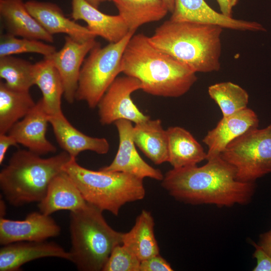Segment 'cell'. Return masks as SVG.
<instances>
[{
    "label": "cell",
    "instance_id": "cell-1",
    "mask_svg": "<svg viewBox=\"0 0 271 271\" xmlns=\"http://www.w3.org/2000/svg\"><path fill=\"white\" fill-rule=\"evenodd\" d=\"M161 185L176 200L192 205L219 207L247 204L254 193V183L238 180L233 166L220 156L203 166L173 168Z\"/></svg>",
    "mask_w": 271,
    "mask_h": 271
},
{
    "label": "cell",
    "instance_id": "cell-2",
    "mask_svg": "<svg viewBox=\"0 0 271 271\" xmlns=\"http://www.w3.org/2000/svg\"><path fill=\"white\" fill-rule=\"evenodd\" d=\"M121 73L139 80L145 92L165 97L183 95L197 80L196 72L155 47L142 33L134 34L127 43Z\"/></svg>",
    "mask_w": 271,
    "mask_h": 271
},
{
    "label": "cell",
    "instance_id": "cell-3",
    "mask_svg": "<svg viewBox=\"0 0 271 271\" xmlns=\"http://www.w3.org/2000/svg\"><path fill=\"white\" fill-rule=\"evenodd\" d=\"M223 29L218 26L170 20L149 37L156 48L186 64L195 72L219 70Z\"/></svg>",
    "mask_w": 271,
    "mask_h": 271
},
{
    "label": "cell",
    "instance_id": "cell-4",
    "mask_svg": "<svg viewBox=\"0 0 271 271\" xmlns=\"http://www.w3.org/2000/svg\"><path fill=\"white\" fill-rule=\"evenodd\" d=\"M71 158L65 151L43 158L28 150L17 151L0 172L3 195L14 206L39 203L52 179Z\"/></svg>",
    "mask_w": 271,
    "mask_h": 271
},
{
    "label": "cell",
    "instance_id": "cell-5",
    "mask_svg": "<svg viewBox=\"0 0 271 271\" xmlns=\"http://www.w3.org/2000/svg\"><path fill=\"white\" fill-rule=\"evenodd\" d=\"M102 212L88 203L70 212V261L79 270H102L112 249L122 244V233L109 225Z\"/></svg>",
    "mask_w": 271,
    "mask_h": 271
},
{
    "label": "cell",
    "instance_id": "cell-6",
    "mask_svg": "<svg viewBox=\"0 0 271 271\" xmlns=\"http://www.w3.org/2000/svg\"><path fill=\"white\" fill-rule=\"evenodd\" d=\"M63 170L87 203L115 216L126 203L142 200L145 196L143 179L128 174L89 170L79 165L74 158Z\"/></svg>",
    "mask_w": 271,
    "mask_h": 271
},
{
    "label": "cell",
    "instance_id": "cell-7",
    "mask_svg": "<svg viewBox=\"0 0 271 271\" xmlns=\"http://www.w3.org/2000/svg\"><path fill=\"white\" fill-rule=\"evenodd\" d=\"M134 32L103 47L99 43L88 53L82 65L76 99L94 108L110 85L121 73V60L125 48Z\"/></svg>",
    "mask_w": 271,
    "mask_h": 271
},
{
    "label": "cell",
    "instance_id": "cell-8",
    "mask_svg": "<svg viewBox=\"0 0 271 271\" xmlns=\"http://www.w3.org/2000/svg\"><path fill=\"white\" fill-rule=\"evenodd\" d=\"M222 158L233 167L238 180L254 182L271 173V122L266 127L252 128L231 142Z\"/></svg>",
    "mask_w": 271,
    "mask_h": 271
},
{
    "label": "cell",
    "instance_id": "cell-9",
    "mask_svg": "<svg viewBox=\"0 0 271 271\" xmlns=\"http://www.w3.org/2000/svg\"><path fill=\"white\" fill-rule=\"evenodd\" d=\"M141 88V83L136 78L126 75L116 77L97 105L100 122L108 125L126 119L137 124L149 119L150 117L138 108L131 97L133 92Z\"/></svg>",
    "mask_w": 271,
    "mask_h": 271
},
{
    "label": "cell",
    "instance_id": "cell-10",
    "mask_svg": "<svg viewBox=\"0 0 271 271\" xmlns=\"http://www.w3.org/2000/svg\"><path fill=\"white\" fill-rule=\"evenodd\" d=\"M117 130L119 145L117 153L112 162L100 170L119 172L144 179L150 178L162 181L164 176L161 171L146 163L140 156L132 138V122L119 119L114 123Z\"/></svg>",
    "mask_w": 271,
    "mask_h": 271
},
{
    "label": "cell",
    "instance_id": "cell-11",
    "mask_svg": "<svg viewBox=\"0 0 271 271\" xmlns=\"http://www.w3.org/2000/svg\"><path fill=\"white\" fill-rule=\"evenodd\" d=\"M99 43L95 39L80 42L66 36L59 51L48 58L57 70L64 87V96L69 103L76 99L80 70L87 54Z\"/></svg>",
    "mask_w": 271,
    "mask_h": 271
},
{
    "label": "cell",
    "instance_id": "cell-12",
    "mask_svg": "<svg viewBox=\"0 0 271 271\" xmlns=\"http://www.w3.org/2000/svg\"><path fill=\"white\" fill-rule=\"evenodd\" d=\"M61 228L50 215L39 211L27 215L24 220H14L1 217L0 244L19 241H41L59 235Z\"/></svg>",
    "mask_w": 271,
    "mask_h": 271
},
{
    "label": "cell",
    "instance_id": "cell-13",
    "mask_svg": "<svg viewBox=\"0 0 271 271\" xmlns=\"http://www.w3.org/2000/svg\"><path fill=\"white\" fill-rule=\"evenodd\" d=\"M170 20L218 26L238 31H264L256 22L228 17L212 9L205 0H174V8Z\"/></svg>",
    "mask_w": 271,
    "mask_h": 271
},
{
    "label": "cell",
    "instance_id": "cell-14",
    "mask_svg": "<svg viewBox=\"0 0 271 271\" xmlns=\"http://www.w3.org/2000/svg\"><path fill=\"white\" fill-rule=\"evenodd\" d=\"M258 124L257 115L248 107L223 116L202 140L208 147L206 160L220 156L231 142L248 130L258 127Z\"/></svg>",
    "mask_w": 271,
    "mask_h": 271
},
{
    "label": "cell",
    "instance_id": "cell-15",
    "mask_svg": "<svg viewBox=\"0 0 271 271\" xmlns=\"http://www.w3.org/2000/svg\"><path fill=\"white\" fill-rule=\"evenodd\" d=\"M50 116L46 112L41 99L22 120L15 123L8 133L18 144L39 155L53 153L56 147L46 138Z\"/></svg>",
    "mask_w": 271,
    "mask_h": 271
},
{
    "label": "cell",
    "instance_id": "cell-16",
    "mask_svg": "<svg viewBox=\"0 0 271 271\" xmlns=\"http://www.w3.org/2000/svg\"><path fill=\"white\" fill-rule=\"evenodd\" d=\"M25 5L30 14L52 36L64 33L80 42L96 37L87 27L67 18L60 8L55 4L30 0L25 2Z\"/></svg>",
    "mask_w": 271,
    "mask_h": 271
},
{
    "label": "cell",
    "instance_id": "cell-17",
    "mask_svg": "<svg viewBox=\"0 0 271 271\" xmlns=\"http://www.w3.org/2000/svg\"><path fill=\"white\" fill-rule=\"evenodd\" d=\"M55 257L70 261V255L54 242L19 241L3 245L0 249V270H18L25 263L33 260Z\"/></svg>",
    "mask_w": 271,
    "mask_h": 271
},
{
    "label": "cell",
    "instance_id": "cell-18",
    "mask_svg": "<svg viewBox=\"0 0 271 271\" xmlns=\"http://www.w3.org/2000/svg\"><path fill=\"white\" fill-rule=\"evenodd\" d=\"M72 18L83 20L87 28L96 37L100 36L109 43H116L130 32L119 15H109L100 12L86 0H71Z\"/></svg>",
    "mask_w": 271,
    "mask_h": 271
},
{
    "label": "cell",
    "instance_id": "cell-19",
    "mask_svg": "<svg viewBox=\"0 0 271 271\" xmlns=\"http://www.w3.org/2000/svg\"><path fill=\"white\" fill-rule=\"evenodd\" d=\"M49 123L59 146L72 158H76L85 151L100 155L109 151V144L105 138L92 137L82 133L69 122L63 113L50 116Z\"/></svg>",
    "mask_w": 271,
    "mask_h": 271
},
{
    "label": "cell",
    "instance_id": "cell-20",
    "mask_svg": "<svg viewBox=\"0 0 271 271\" xmlns=\"http://www.w3.org/2000/svg\"><path fill=\"white\" fill-rule=\"evenodd\" d=\"M0 15L8 33L48 43L54 41L53 36L29 12L23 0H0Z\"/></svg>",
    "mask_w": 271,
    "mask_h": 271
},
{
    "label": "cell",
    "instance_id": "cell-21",
    "mask_svg": "<svg viewBox=\"0 0 271 271\" xmlns=\"http://www.w3.org/2000/svg\"><path fill=\"white\" fill-rule=\"evenodd\" d=\"M87 204L76 184L63 170L52 179L45 196L38 203V208L42 213L51 215L59 210L75 211Z\"/></svg>",
    "mask_w": 271,
    "mask_h": 271
},
{
    "label": "cell",
    "instance_id": "cell-22",
    "mask_svg": "<svg viewBox=\"0 0 271 271\" xmlns=\"http://www.w3.org/2000/svg\"><path fill=\"white\" fill-rule=\"evenodd\" d=\"M132 138L136 146L155 164L168 162V135L160 119L150 118L135 124Z\"/></svg>",
    "mask_w": 271,
    "mask_h": 271
},
{
    "label": "cell",
    "instance_id": "cell-23",
    "mask_svg": "<svg viewBox=\"0 0 271 271\" xmlns=\"http://www.w3.org/2000/svg\"><path fill=\"white\" fill-rule=\"evenodd\" d=\"M34 81L42 94L41 99L46 112L50 116L63 113L61 98L64 87L61 77L52 61L44 59L34 64Z\"/></svg>",
    "mask_w": 271,
    "mask_h": 271
},
{
    "label": "cell",
    "instance_id": "cell-24",
    "mask_svg": "<svg viewBox=\"0 0 271 271\" xmlns=\"http://www.w3.org/2000/svg\"><path fill=\"white\" fill-rule=\"evenodd\" d=\"M168 138V162L173 168L197 165L206 160L207 153L193 136L178 126L167 129Z\"/></svg>",
    "mask_w": 271,
    "mask_h": 271
},
{
    "label": "cell",
    "instance_id": "cell-25",
    "mask_svg": "<svg viewBox=\"0 0 271 271\" xmlns=\"http://www.w3.org/2000/svg\"><path fill=\"white\" fill-rule=\"evenodd\" d=\"M154 226V219L151 213L143 210L132 228L127 232L122 233V244L141 261L160 254Z\"/></svg>",
    "mask_w": 271,
    "mask_h": 271
},
{
    "label": "cell",
    "instance_id": "cell-26",
    "mask_svg": "<svg viewBox=\"0 0 271 271\" xmlns=\"http://www.w3.org/2000/svg\"><path fill=\"white\" fill-rule=\"evenodd\" d=\"M128 30L134 32L146 24L163 19L169 11L162 0H110Z\"/></svg>",
    "mask_w": 271,
    "mask_h": 271
},
{
    "label": "cell",
    "instance_id": "cell-27",
    "mask_svg": "<svg viewBox=\"0 0 271 271\" xmlns=\"http://www.w3.org/2000/svg\"><path fill=\"white\" fill-rule=\"evenodd\" d=\"M29 91H20L0 82V134L7 133L13 126L35 106Z\"/></svg>",
    "mask_w": 271,
    "mask_h": 271
},
{
    "label": "cell",
    "instance_id": "cell-28",
    "mask_svg": "<svg viewBox=\"0 0 271 271\" xmlns=\"http://www.w3.org/2000/svg\"><path fill=\"white\" fill-rule=\"evenodd\" d=\"M208 94L219 107L223 116H227L247 107L249 95L247 91L231 82L211 85Z\"/></svg>",
    "mask_w": 271,
    "mask_h": 271
},
{
    "label": "cell",
    "instance_id": "cell-29",
    "mask_svg": "<svg viewBox=\"0 0 271 271\" xmlns=\"http://www.w3.org/2000/svg\"><path fill=\"white\" fill-rule=\"evenodd\" d=\"M0 77L13 89L29 91L34 85V64L12 56L0 57Z\"/></svg>",
    "mask_w": 271,
    "mask_h": 271
},
{
    "label": "cell",
    "instance_id": "cell-30",
    "mask_svg": "<svg viewBox=\"0 0 271 271\" xmlns=\"http://www.w3.org/2000/svg\"><path fill=\"white\" fill-rule=\"evenodd\" d=\"M56 51L54 46L40 40L17 38L9 33L0 37V57L24 53H38L48 57Z\"/></svg>",
    "mask_w": 271,
    "mask_h": 271
},
{
    "label": "cell",
    "instance_id": "cell-31",
    "mask_svg": "<svg viewBox=\"0 0 271 271\" xmlns=\"http://www.w3.org/2000/svg\"><path fill=\"white\" fill-rule=\"evenodd\" d=\"M141 261L126 246L120 244L112 249L102 271H140Z\"/></svg>",
    "mask_w": 271,
    "mask_h": 271
},
{
    "label": "cell",
    "instance_id": "cell-32",
    "mask_svg": "<svg viewBox=\"0 0 271 271\" xmlns=\"http://www.w3.org/2000/svg\"><path fill=\"white\" fill-rule=\"evenodd\" d=\"M170 264L160 254L141 261L140 271H172Z\"/></svg>",
    "mask_w": 271,
    "mask_h": 271
},
{
    "label": "cell",
    "instance_id": "cell-33",
    "mask_svg": "<svg viewBox=\"0 0 271 271\" xmlns=\"http://www.w3.org/2000/svg\"><path fill=\"white\" fill-rule=\"evenodd\" d=\"M255 250L253 256L256 259V264L253 271H271V256L266 253L258 245L253 243Z\"/></svg>",
    "mask_w": 271,
    "mask_h": 271
},
{
    "label": "cell",
    "instance_id": "cell-34",
    "mask_svg": "<svg viewBox=\"0 0 271 271\" xmlns=\"http://www.w3.org/2000/svg\"><path fill=\"white\" fill-rule=\"evenodd\" d=\"M17 141L12 136L5 134H0V164L4 160L5 155L8 149L12 146H17Z\"/></svg>",
    "mask_w": 271,
    "mask_h": 271
},
{
    "label": "cell",
    "instance_id": "cell-35",
    "mask_svg": "<svg viewBox=\"0 0 271 271\" xmlns=\"http://www.w3.org/2000/svg\"><path fill=\"white\" fill-rule=\"evenodd\" d=\"M218 4L221 13L232 18V9L238 4V0H216Z\"/></svg>",
    "mask_w": 271,
    "mask_h": 271
},
{
    "label": "cell",
    "instance_id": "cell-36",
    "mask_svg": "<svg viewBox=\"0 0 271 271\" xmlns=\"http://www.w3.org/2000/svg\"><path fill=\"white\" fill-rule=\"evenodd\" d=\"M258 245L266 253L271 256V229L260 235Z\"/></svg>",
    "mask_w": 271,
    "mask_h": 271
},
{
    "label": "cell",
    "instance_id": "cell-37",
    "mask_svg": "<svg viewBox=\"0 0 271 271\" xmlns=\"http://www.w3.org/2000/svg\"><path fill=\"white\" fill-rule=\"evenodd\" d=\"M164 3L169 12L172 13L174 8V0H162Z\"/></svg>",
    "mask_w": 271,
    "mask_h": 271
},
{
    "label": "cell",
    "instance_id": "cell-38",
    "mask_svg": "<svg viewBox=\"0 0 271 271\" xmlns=\"http://www.w3.org/2000/svg\"><path fill=\"white\" fill-rule=\"evenodd\" d=\"M93 7L98 9L100 4L105 1H108V0H86Z\"/></svg>",
    "mask_w": 271,
    "mask_h": 271
},
{
    "label": "cell",
    "instance_id": "cell-39",
    "mask_svg": "<svg viewBox=\"0 0 271 271\" xmlns=\"http://www.w3.org/2000/svg\"><path fill=\"white\" fill-rule=\"evenodd\" d=\"M108 1H110V0H108Z\"/></svg>",
    "mask_w": 271,
    "mask_h": 271
}]
</instances>
